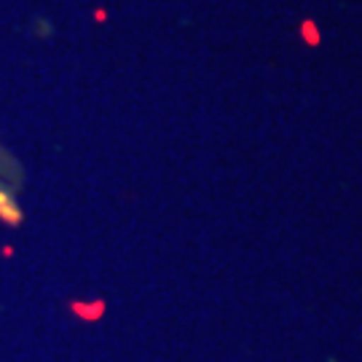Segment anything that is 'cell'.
I'll return each instance as SVG.
<instances>
[{
  "mask_svg": "<svg viewBox=\"0 0 362 362\" xmlns=\"http://www.w3.org/2000/svg\"><path fill=\"white\" fill-rule=\"evenodd\" d=\"M0 218L6 220H19V212H16V204H13L8 196L0 191Z\"/></svg>",
  "mask_w": 362,
  "mask_h": 362,
  "instance_id": "6da1fadb",
  "label": "cell"
}]
</instances>
